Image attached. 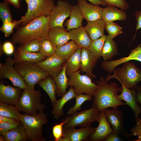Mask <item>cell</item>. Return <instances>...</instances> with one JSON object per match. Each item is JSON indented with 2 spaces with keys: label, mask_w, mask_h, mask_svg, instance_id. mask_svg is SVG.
Here are the masks:
<instances>
[{
  "label": "cell",
  "mask_w": 141,
  "mask_h": 141,
  "mask_svg": "<svg viewBox=\"0 0 141 141\" xmlns=\"http://www.w3.org/2000/svg\"><path fill=\"white\" fill-rule=\"evenodd\" d=\"M50 15L47 16L43 15L24 26H20L12 35V42L20 45L33 40H41L48 38L50 28Z\"/></svg>",
  "instance_id": "1"
},
{
  "label": "cell",
  "mask_w": 141,
  "mask_h": 141,
  "mask_svg": "<svg viewBox=\"0 0 141 141\" xmlns=\"http://www.w3.org/2000/svg\"><path fill=\"white\" fill-rule=\"evenodd\" d=\"M98 87L93 95L94 98L92 105L99 111L111 108L117 109L121 105H126L125 102L120 100L117 95L120 88L115 82L108 84L104 78L101 77L96 82Z\"/></svg>",
  "instance_id": "2"
},
{
  "label": "cell",
  "mask_w": 141,
  "mask_h": 141,
  "mask_svg": "<svg viewBox=\"0 0 141 141\" xmlns=\"http://www.w3.org/2000/svg\"><path fill=\"white\" fill-rule=\"evenodd\" d=\"M113 72V75L109 74L105 79L107 83L114 78L127 88L135 89L141 81V69L129 61L124 63L122 67L114 69Z\"/></svg>",
  "instance_id": "3"
},
{
  "label": "cell",
  "mask_w": 141,
  "mask_h": 141,
  "mask_svg": "<svg viewBox=\"0 0 141 141\" xmlns=\"http://www.w3.org/2000/svg\"><path fill=\"white\" fill-rule=\"evenodd\" d=\"M48 121L47 116L44 114L43 110L38 111L34 115L21 114L20 120L28 135V140L32 141L46 140L43 137L42 128Z\"/></svg>",
  "instance_id": "4"
},
{
  "label": "cell",
  "mask_w": 141,
  "mask_h": 141,
  "mask_svg": "<svg viewBox=\"0 0 141 141\" xmlns=\"http://www.w3.org/2000/svg\"><path fill=\"white\" fill-rule=\"evenodd\" d=\"M40 90H31L28 87L23 90L15 106L19 111L30 115H34L37 111L43 110L45 106L41 101Z\"/></svg>",
  "instance_id": "5"
},
{
  "label": "cell",
  "mask_w": 141,
  "mask_h": 141,
  "mask_svg": "<svg viewBox=\"0 0 141 141\" xmlns=\"http://www.w3.org/2000/svg\"><path fill=\"white\" fill-rule=\"evenodd\" d=\"M14 67L23 78L26 87L32 90L34 89L36 83L49 75L47 72L37 64L27 61L15 63Z\"/></svg>",
  "instance_id": "6"
},
{
  "label": "cell",
  "mask_w": 141,
  "mask_h": 141,
  "mask_svg": "<svg viewBox=\"0 0 141 141\" xmlns=\"http://www.w3.org/2000/svg\"><path fill=\"white\" fill-rule=\"evenodd\" d=\"M27 5V10L24 16L18 20L21 26H24L31 20L43 15L48 16L55 5L54 0H24Z\"/></svg>",
  "instance_id": "7"
},
{
  "label": "cell",
  "mask_w": 141,
  "mask_h": 141,
  "mask_svg": "<svg viewBox=\"0 0 141 141\" xmlns=\"http://www.w3.org/2000/svg\"><path fill=\"white\" fill-rule=\"evenodd\" d=\"M100 111L93 105L90 109L77 111L66 117L64 125L65 128L75 127L79 126L84 127L91 126L94 122H99Z\"/></svg>",
  "instance_id": "8"
},
{
  "label": "cell",
  "mask_w": 141,
  "mask_h": 141,
  "mask_svg": "<svg viewBox=\"0 0 141 141\" xmlns=\"http://www.w3.org/2000/svg\"><path fill=\"white\" fill-rule=\"evenodd\" d=\"M81 71L79 70L67 75L69 77L67 85L73 87L77 95L85 93L93 96L98 85L93 82L92 79L86 74H80Z\"/></svg>",
  "instance_id": "9"
},
{
  "label": "cell",
  "mask_w": 141,
  "mask_h": 141,
  "mask_svg": "<svg viewBox=\"0 0 141 141\" xmlns=\"http://www.w3.org/2000/svg\"><path fill=\"white\" fill-rule=\"evenodd\" d=\"M15 63L14 58L9 57L6 58L3 64L0 63L1 79H8L15 86L24 90L26 84L23 78L13 66Z\"/></svg>",
  "instance_id": "10"
},
{
  "label": "cell",
  "mask_w": 141,
  "mask_h": 141,
  "mask_svg": "<svg viewBox=\"0 0 141 141\" xmlns=\"http://www.w3.org/2000/svg\"><path fill=\"white\" fill-rule=\"evenodd\" d=\"M72 5L66 0H59L50 14V28L60 26L64 27L63 22L69 16Z\"/></svg>",
  "instance_id": "11"
},
{
  "label": "cell",
  "mask_w": 141,
  "mask_h": 141,
  "mask_svg": "<svg viewBox=\"0 0 141 141\" xmlns=\"http://www.w3.org/2000/svg\"><path fill=\"white\" fill-rule=\"evenodd\" d=\"M103 111L113 130L129 140L132 136L127 132L124 126V115L122 111L117 109L107 108Z\"/></svg>",
  "instance_id": "12"
},
{
  "label": "cell",
  "mask_w": 141,
  "mask_h": 141,
  "mask_svg": "<svg viewBox=\"0 0 141 141\" xmlns=\"http://www.w3.org/2000/svg\"><path fill=\"white\" fill-rule=\"evenodd\" d=\"M95 129L91 126L76 129L63 127V134L59 141H83L87 140Z\"/></svg>",
  "instance_id": "13"
},
{
  "label": "cell",
  "mask_w": 141,
  "mask_h": 141,
  "mask_svg": "<svg viewBox=\"0 0 141 141\" xmlns=\"http://www.w3.org/2000/svg\"><path fill=\"white\" fill-rule=\"evenodd\" d=\"M131 60H136L141 62V43L131 50L128 56L114 60L104 61L101 63V66L104 70L110 74L118 66Z\"/></svg>",
  "instance_id": "14"
},
{
  "label": "cell",
  "mask_w": 141,
  "mask_h": 141,
  "mask_svg": "<svg viewBox=\"0 0 141 141\" xmlns=\"http://www.w3.org/2000/svg\"><path fill=\"white\" fill-rule=\"evenodd\" d=\"M66 60L55 54L35 64L47 72L49 75L54 77L60 73Z\"/></svg>",
  "instance_id": "15"
},
{
  "label": "cell",
  "mask_w": 141,
  "mask_h": 141,
  "mask_svg": "<svg viewBox=\"0 0 141 141\" xmlns=\"http://www.w3.org/2000/svg\"><path fill=\"white\" fill-rule=\"evenodd\" d=\"M121 84L120 92L121 93L119 95L118 94L117 97L120 100L125 101L126 105L129 106L133 110L136 119H138L141 113V108L137 101L136 90L128 88Z\"/></svg>",
  "instance_id": "16"
},
{
  "label": "cell",
  "mask_w": 141,
  "mask_h": 141,
  "mask_svg": "<svg viewBox=\"0 0 141 141\" xmlns=\"http://www.w3.org/2000/svg\"><path fill=\"white\" fill-rule=\"evenodd\" d=\"M98 122V126L95 128V130L89 138L91 141H104L109 134L114 132L111 127L103 110L100 111Z\"/></svg>",
  "instance_id": "17"
},
{
  "label": "cell",
  "mask_w": 141,
  "mask_h": 141,
  "mask_svg": "<svg viewBox=\"0 0 141 141\" xmlns=\"http://www.w3.org/2000/svg\"><path fill=\"white\" fill-rule=\"evenodd\" d=\"M78 4L84 19L87 22L102 19L103 8L99 5L88 3L86 0H78Z\"/></svg>",
  "instance_id": "18"
},
{
  "label": "cell",
  "mask_w": 141,
  "mask_h": 141,
  "mask_svg": "<svg viewBox=\"0 0 141 141\" xmlns=\"http://www.w3.org/2000/svg\"><path fill=\"white\" fill-rule=\"evenodd\" d=\"M21 89L10 85L0 84V102L15 106L22 93Z\"/></svg>",
  "instance_id": "19"
},
{
  "label": "cell",
  "mask_w": 141,
  "mask_h": 141,
  "mask_svg": "<svg viewBox=\"0 0 141 141\" xmlns=\"http://www.w3.org/2000/svg\"><path fill=\"white\" fill-rule=\"evenodd\" d=\"M98 60L92 54L87 48H81L80 70L85 72L92 80L96 76L93 72Z\"/></svg>",
  "instance_id": "20"
},
{
  "label": "cell",
  "mask_w": 141,
  "mask_h": 141,
  "mask_svg": "<svg viewBox=\"0 0 141 141\" xmlns=\"http://www.w3.org/2000/svg\"><path fill=\"white\" fill-rule=\"evenodd\" d=\"M48 38L55 46L66 43L70 40V33L64 27L57 26L51 28L49 30Z\"/></svg>",
  "instance_id": "21"
},
{
  "label": "cell",
  "mask_w": 141,
  "mask_h": 141,
  "mask_svg": "<svg viewBox=\"0 0 141 141\" xmlns=\"http://www.w3.org/2000/svg\"><path fill=\"white\" fill-rule=\"evenodd\" d=\"M70 40H73L79 47L88 48L91 42L84 27L81 26L68 31Z\"/></svg>",
  "instance_id": "22"
},
{
  "label": "cell",
  "mask_w": 141,
  "mask_h": 141,
  "mask_svg": "<svg viewBox=\"0 0 141 141\" xmlns=\"http://www.w3.org/2000/svg\"><path fill=\"white\" fill-rule=\"evenodd\" d=\"M76 95L73 87L70 86L67 92L61 98L56 100L52 105L53 108L51 111L55 119L58 120L63 115V108L64 105L69 101L75 98Z\"/></svg>",
  "instance_id": "23"
},
{
  "label": "cell",
  "mask_w": 141,
  "mask_h": 141,
  "mask_svg": "<svg viewBox=\"0 0 141 141\" xmlns=\"http://www.w3.org/2000/svg\"><path fill=\"white\" fill-rule=\"evenodd\" d=\"M102 19L105 23L116 20L125 21L127 19L126 12L117 7L107 5L103 9L102 13Z\"/></svg>",
  "instance_id": "24"
},
{
  "label": "cell",
  "mask_w": 141,
  "mask_h": 141,
  "mask_svg": "<svg viewBox=\"0 0 141 141\" xmlns=\"http://www.w3.org/2000/svg\"><path fill=\"white\" fill-rule=\"evenodd\" d=\"M14 54L15 63L27 61L36 63L46 58L39 52H32L27 51L22 49L19 46L17 47Z\"/></svg>",
  "instance_id": "25"
},
{
  "label": "cell",
  "mask_w": 141,
  "mask_h": 141,
  "mask_svg": "<svg viewBox=\"0 0 141 141\" xmlns=\"http://www.w3.org/2000/svg\"><path fill=\"white\" fill-rule=\"evenodd\" d=\"M84 27L92 41L104 35L105 23L102 19L87 22Z\"/></svg>",
  "instance_id": "26"
},
{
  "label": "cell",
  "mask_w": 141,
  "mask_h": 141,
  "mask_svg": "<svg viewBox=\"0 0 141 141\" xmlns=\"http://www.w3.org/2000/svg\"><path fill=\"white\" fill-rule=\"evenodd\" d=\"M69 17V19L65 23L68 31L82 26V21L84 18L78 4L72 5Z\"/></svg>",
  "instance_id": "27"
},
{
  "label": "cell",
  "mask_w": 141,
  "mask_h": 141,
  "mask_svg": "<svg viewBox=\"0 0 141 141\" xmlns=\"http://www.w3.org/2000/svg\"><path fill=\"white\" fill-rule=\"evenodd\" d=\"M39 85L46 92L53 105L57 99L56 97L57 86L54 78L49 75L45 79L38 82Z\"/></svg>",
  "instance_id": "28"
},
{
  "label": "cell",
  "mask_w": 141,
  "mask_h": 141,
  "mask_svg": "<svg viewBox=\"0 0 141 141\" xmlns=\"http://www.w3.org/2000/svg\"><path fill=\"white\" fill-rule=\"evenodd\" d=\"M0 134L5 137L7 141H26L28 140V135L21 124L16 128Z\"/></svg>",
  "instance_id": "29"
},
{
  "label": "cell",
  "mask_w": 141,
  "mask_h": 141,
  "mask_svg": "<svg viewBox=\"0 0 141 141\" xmlns=\"http://www.w3.org/2000/svg\"><path fill=\"white\" fill-rule=\"evenodd\" d=\"M119 54L117 45L115 42L107 36L102 49L101 56L104 61H108L111 59L114 56Z\"/></svg>",
  "instance_id": "30"
},
{
  "label": "cell",
  "mask_w": 141,
  "mask_h": 141,
  "mask_svg": "<svg viewBox=\"0 0 141 141\" xmlns=\"http://www.w3.org/2000/svg\"><path fill=\"white\" fill-rule=\"evenodd\" d=\"M79 48L73 40L63 45L55 46L56 54L61 58L67 60Z\"/></svg>",
  "instance_id": "31"
},
{
  "label": "cell",
  "mask_w": 141,
  "mask_h": 141,
  "mask_svg": "<svg viewBox=\"0 0 141 141\" xmlns=\"http://www.w3.org/2000/svg\"><path fill=\"white\" fill-rule=\"evenodd\" d=\"M81 48L79 47L64 63L67 75L75 72L80 68Z\"/></svg>",
  "instance_id": "32"
},
{
  "label": "cell",
  "mask_w": 141,
  "mask_h": 141,
  "mask_svg": "<svg viewBox=\"0 0 141 141\" xmlns=\"http://www.w3.org/2000/svg\"><path fill=\"white\" fill-rule=\"evenodd\" d=\"M67 77L64 63L60 73L53 77L57 86L56 94L58 97L62 96L67 92V89L68 86L67 85L68 78Z\"/></svg>",
  "instance_id": "33"
},
{
  "label": "cell",
  "mask_w": 141,
  "mask_h": 141,
  "mask_svg": "<svg viewBox=\"0 0 141 141\" xmlns=\"http://www.w3.org/2000/svg\"><path fill=\"white\" fill-rule=\"evenodd\" d=\"M21 115L15 106L0 102V115L20 121Z\"/></svg>",
  "instance_id": "34"
},
{
  "label": "cell",
  "mask_w": 141,
  "mask_h": 141,
  "mask_svg": "<svg viewBox=\"0 0 141 141\" xmlns=\"http://www.w3.org/2000/svg\"><path fill=\"white\" fill-rule=\"evenodd\" d=\"M107 36L105 35L99 39L93 41H92L88 48L92 54L98 60L100 59L103 48Z\"/></svg>",
  "instance_id": "35"
},
{
  "label": "cell",
  "mask_w": 141,
  "mask_h": 141,
  "mask_svg": "<svg viewBox=\"0 0 141 141\" xmlns=\"http://www.w3.org/2000/svg\"><path fill=\"white\" fill-rule=\"evenodd\" d=\"M39 52L46 58L56 54L55 46L48 38L40 40V46Z\"/></svg>",
  "instance_id": "36"
},
{
  "label": "cell",
  "mask_w": 141,
  "mask_h": 141,
  "mask_svg": "<svg viewBox=\"0 0 141 141\" xmlns=\"http://www.w3.org/2000/svg\"><path fill=\"white\" fill-rule=\"evenodd\" d=\"M93 96L81 93L77 95L75 98V103L74 106L70 109L67 112L69 115H72L78 110H80L82 104L85 101L92 99Z\"/></svg>",
  "instance_id": "37"
},
{
  "label": "cell",
  "mask_w": 141,
  "mask_h": 141,
  "mask_svg": "<svg viewBox=\"0 0 141 141\" xmlns=\"http://www.w3.org/2000/svg\"><path fill=\"white\" fill-rule=\"evenodd\" d=\"M122 28L113 22L105 23V29L108 32L109 37L113 39L116 36L123 33Z\"/></svg>",
  "instance_id": "38"
},
{
  "label": "cell",
  "mask_w": 141,
  "mask_h": 141,
  "mask_svg": "<svg viewBox=\"0 0 141 141\" xmlns=\"http://www.w3.org/2000/svg\"><path fill=\"white\" fill-rule=\"evenodd\" d=\"M0 17L3 22L13 21L9 4L4 2L0 3Z\"/></svg>",
  "instance_id": "39"
},
{
  "label": "cell",
  "mask_w": 141,
  "mask_h": 141,
  "mask_svg": "<svg viewBox=\"0 0 141 141\" xmlns=\"http://www.w3.org/2000/svg\"><path fill=\"white\" fill-rule=\"evenodd\" d=\"M18 21H5L3 22L0 30L4 34L6 37H9L13 32L14 28H18L19 26Z\"/></svg>",
  "instance_id": "40"
},
{
  "label": "cell",
  "mask_w": 141,
  "mask_h": 141,
  "mask_svg": "<svg viewBox=\"0 0 141 141\" xmlns=\"http://www.w3.org/2000/svg\"><path fill=\"white\" fill-rule=\"evenodd\" d=\"M40 40H33L19 46L22 49L27 51L32 52H39L40 46Z\"/></svg>",
  "instance_id": "41"
},
{
  "label": "cell",
  "mask_w": 141,
  "mask_h": 141,
  "mask_svg": "<svg viewBox=\"0 0 141 141\" xmlns=\"http://www.w3.org/2000/svg\"><path fill=\"white\" fill-rule=\"evenodd\" d=\"M66 122L64 119L60 123L55 125L52 128L53 136L55 141H59L63 134V126Z\"/></svg>",
  "instance_id": "42"
},
{
  "label": "cell",
  "mask_w": 141,
  "mask_h": 141,
  "mask_svg": "<svg viewBox=\"0 0 141 141\" xmlns=\"http://www.w3.org/2000/svg\"><path fill=\"white\" fill-rule=\"evenodd\" d=\"M105 2L108 6H112L119 8L125 10L129 7L128 3L125 0H101Z\"/></svg>",
  "instance_id": "43"
},
{
  "label": "cell",
  "mask_w": 141,
  "mask_h": 141,
  "mask_svg": "<svg viewBox=\"0 0 141 141\" xmlns=\"http://www.w3.org/2000/svg\"><path fill=\"white\" fill-rule=\"evenodd\" d=\"M136 124L133 127L130 129L131 132L132 136H137L138 139L133 140V141H141V119L139 118L136 119Z\"/></svg>",
  "instance_id": "44"
},
{
  "label": "cell",
  "mask_w": 141,
  "mask_h": 141,
  "mask_svg": "<svg viewBox=\"0 0 141 141\" xmlns=\"http://www.w3.org/2000/svg\"><path fill=\"white\" fill-rule=\"evenodd\" d=\"M10 124L5 122H0V133L6 132L16 128L20 124Z\"/></svg>",
  "instance_id": "45"
},
{
  "label": "cell",
  "mask_w": 141,
  "mask_h": 141,
  "mask_svg": "<svg viewBox=\"0 0 141 141\" xmlns=\"http://www.w3.org/2000/svg\"><path fill=\"white\" fill-rule=\"evenodd\" d=\"M4 53L6 55H10L14 53V47L13 44L9 41H6L3 44Z\"/></svg>",
  "instance_id": "46"
},
{
  "label": "cell",
  "mask_w": 141,
  "mask_h": 141,
  "mask_svg": "<svg viewBox=\"0 0 141 141\" xmlns=\"http://www.w3.org/2000/svg\"><path fill=\"white\" fill-rule=\"evenodd\" d=\"M119 134L114 132L111 133L107 137L104 141H121L123 140Z\"/></svg>",
  "instance_id": "47"
},
{
  "label": "cell",
  "mask_w": 141,
  "mask_h": 141,
  "mask_svg": "<svg viewBox=\"0 0 141 141\" xmlns=\"http://www.w3.org/2000/svg\"><path fill=\"white\" fill-rule=\"evenodd\" d=\"M135 16L136 20L137 21V23L136 28V33L133 40L135 38L137 31L141 28V10L136 11L135 14Z\"/></svg>",
  "instance_id": "48"
},
{
  "label": "cell",
  "mask_w": 141,
  "mask_h": 141,
  "mask_svg": "<svg viewBox=\"0 0 141 141\" xmlns=\"http://www.w3.org/2000/svg\"><path fill=\"white\" fill-rule=\"evenodd\" d=\"M0 122H5L10 124H18L20 122L16 119L4 117L0 115Z\"/></svg>",
  "instance_id": "49"
},
{
  "label": "cell",
  "mask_w": 141,
  "mask_h": 141,
  "mask_svg": "<svg viewBox=\"0 0 141 141\" xmlns=\"http://www.w3.org/2000/svg\"><path fill=\"white\" fill-rule=\"evenodd\" d=\"M22 0H3V2L12 4L15 8L20 9L21 8L20 2Z\"/></svg>",
  "instance_id": "50"
},
{
  "label": "cell",
  "mask_w": 141,
  "mask_h": 141,
  "mask_svg": "<svg viewBox=\"0 0 141 141\" xmlns=\"http://www.w3.org/2000/svg\"><path fill=\"white\" fill-rule=\"evenodd\" d=\"M135 90L137 92V101L138 103L141 104V86L138 84Z\"/></svg>",
  "instance_id": "51"
},
{
  "label": "cell",
  "mask_w": 141,
  "mask_h": 141,
  "mask_svg": "<svg viewBox=\"0 0 141 141\" xmlns=\"http://www.w3.org/2000/svg\"><path fill=\"white\" fill-rule=\"evenodd\" d=\"M90 2L92 4L96 5H101L103 6L104 7L107 5L104 2H103L101 0H87Z\"/></svg>",
  "instance_id": "52"
},
{
  "label": "cell",
  "mask_w": 141,
  "mask_h": 141,
  "mask_svg": "<svg viewBox=\"0 0 141 141\" xmlns=\"http://www.w3.org/2000/svg\"><path fill=\"white\" fill-rule=\"evenodd\" d=\"M4 52L3 48V44L0 42V56L1 57L4 54Z\"/></svg>",
  "instance_id": "53"
},
{
  "label": "cell",
  "mask_w": 141,
  "mask_h": 141,
  "mask_svg": "<svg viewBox=\"0 0 141 141\" xmlns=\"http://www.w3.org/2000/svg\"><path fill=\"white\" fill-rule=\"evenodd\" d=\"M0 141H7V140L5 137L1 135L0 136Z\"/></svg>",
  "instance_id": "54"
}]
</instances>
